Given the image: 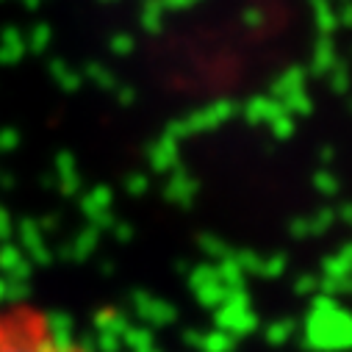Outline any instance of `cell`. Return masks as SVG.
Wrapping results in <instances>:
<instances>
[{"label":"cell","instance_id":"cell-1","mask_svg":"<svg viewBox=\"0 0 352 352\" xmlns=\"http://www.w3.org/2000/svg\"><path fill=\"white\" fill-rule=\"evenodd\" d=\"M0 352H92L50 314L31 305L0 308Z\"/></svg>","mask_w":352,"mask_h":352}]
</instances>
